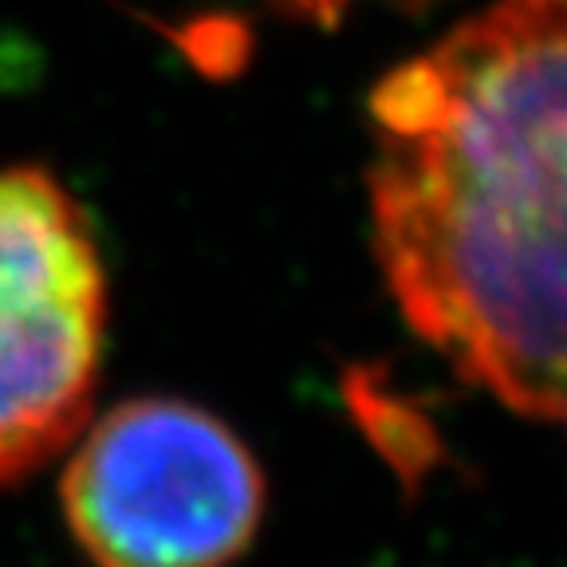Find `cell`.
<instances>
[{
	"mask_svg": "<svg viewBox=\"0 0 567 567\" xmlns=\"http://www.w3.org/2000/svg\"><path fill=\"white\" fill-rule=\"evenodd\" d=\"M371 123L374 252L410 331L559 422L567 0H496L390 71Z\"/></svg>",
	"mask_w": 567,
	"mask_h": 567,
	"instance_id": "1",
	"label": "cell"
},
{
	"mask_svg": "<svg viewBox=\"0 0 567 567\" xmlns=\"http://www.w3.org/2000/svg\"><path fill=\"white\" fill-rule=\"evenodd\" d=\"M63 520L95 567H229L257 540V457L194 402L134 399L87 430L60 477Z\"/></svg>",
	"mask_w": 567,
	"mask_h": 567,
	"instance_id": "2",
	"label": "cell"
},
{
	"mask_svg": "<svg viewBox=\"0 0 567 567\" xmlns=\"http://www.w3.org/2000/svg\"><path fill=\"white\" fill-rule=\"evenodd\" d=\"M106 272L87 213L48 169L0 174V488L68 450L103 367Z\"/></svg>",
	"mask_w": 567,
	"mask_h": 567,
	"instance_id": "3",
	"label": "cell"
},
{
	"mask_svg": "<svg viewBox=\"0 0 567 567\" xmlns=\"http://www.w3.org/2000/svg\"><path fill=\"white\" fill-rule=\"evenodd\" d=\"M351 402H354V410L363 414L374 445H382V453H386L402 473H422L425 470V461L434 457L437 445H434V434L425 430L422 417L406 414V406L394 402V399H386L379 386H371L363 394V390L351 382Z\"/></svg>",
	"mask_w": 567,
	"mask_h": 567,
	"instance_id": "4",
	"label": "cell"
},
{
	"mask_svg": "<svg viewBox=\"0 0 567 567\" xmlns=\"http://www.w3.org/2000/svg\"><path fill=\"white\" fill-rule=\"evenodd\" d=\"M272 4L284 12H292V17L311 20V24L336 28L343 20V12L354 9L359 0H272ZM402 4H425V0H402Z\"/></svg>",
	"mask_w": 567,
	"mask_h": 567,
	"instance_id": "5",
	"label": "cell"
}]
</instances>
